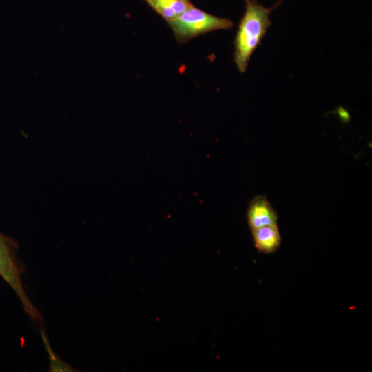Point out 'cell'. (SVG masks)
<instances>
[{"label": "cell", "mask_w": 372, "mask_h": 372, "mask_svg": "<svg viewBox=\"0 0 372 372\" xmlns=\"http://www.w3.org/2000/svg\"><path fill=\"white\" fill-rule=\"evenodd\" d=\"M281 2L279 1L272 7L266 8L257 3L256 0L246 1L245 12L240 21L234 41V59L240 72L246 71L251 54L271 25V12Z\"/></svg>", "instance_id": "1"}, {"label": "cell", "mask_w": 372, "mask_h": 372, "mask_svg": "<svg viewBox=\"0 0 372 372\" xmlns=\"http://www.w3.org/2000/svg\"><path fill=\"white\" fill-rule=\"evenodd\" d=\"M176 39L180 43L218 30H228L233 27L229 19L221 18L200 10L192 4L177 19L167 22Z\"/></svg>", "instance_id": "2"}, {"label": "cell", "mask_w": 372, "mask_h": 372, "mask_svg": "<svg viewBox=\"0 0 372 372\" xmlns=\"http://www.w3.org/2000/svg\"><path fill=\"white\" fill-rule=\"evenodd\" d=\"M14 241L0 233V276L19 297L25 313L34 320H42L41 315L29 300L21 282V269L16 256Z\"/></svg>", "instance_id": "3"}, {"label": "cell", "mask_w": 372, "mask_h": 372, "mask_svg": "<svg viewBox=\"0 0 372 372\" xmlns=\"http://www.w3.org/2000/svg\"><path fill=\"white\" fill-rule=\"evenodd\" d=\"M276 211L264 196H257L250 202L247 209V221L251 229L277 224Z\"/></svg>", "instance_id": "4"}, {"label": "cell", "mask_w": 372, "mask_h": 372, "mask_svg": "<svg viewBox=\"0 0 372 372\" xmlns=\"http://www.w3.org/2000/svg\"><path fill=\"white\" fill-rule=\"evenodd\" d=\"M251 231L254 242L258 251L271 254L280 247L281 236L277 224L263 226Z\"/></svg>", "instance_id": "5"}, {"label": "cell", "mask_w": 372, "mask_h": 372, "mask_svg": "<svg viewBox=\"0 0 372 372\" xmlns=\"http://www.w3.org/2000/svg\"><path fill=\"white\" fill-rule=\"evenodd\" d=\"M167 22L177 19L192 3L191 0H143Z\"/></svg>", "instance_id": "6"}, {"label": "cell", "mask_w": 372, "mask_h": 372, "mask_svg": "<svg viewBox=\"0 0 372 372\" xmlns=\"http://www.w3.org/2000/svg\"><path fill=\"white\" fill-rule=\"evenodd\" d=\"M43 339L47 351L49 352L50 359L51 362L50 371H74V369L72 368L70 365L64 363L61 360L57 358L54 355V352L52 351L50 346L48 343L47 338L45 335L42 333Z\"/></svg>", "instance_id": "7"}, {"label": "cell", "mask_w": 372, "mask_h": 372, "mask_svg": "<svg viewBox=\"0 0 372 372\" xmlns=\"http://www.w3.org/2000/svg\"><path fill=\"white\" fill-rule=\"evenodd\" d=\"M249 1V0H245V1Z\"/></svg>", "instance_id": "8"}]
</instances>
